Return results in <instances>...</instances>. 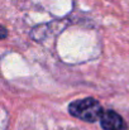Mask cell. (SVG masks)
<instances>
[{
  "mask_svg": "<svg viewBox=\"0 0 129 130\" xmlns=\"http://www.w3.org/2000/svg\"><path fill=\"white\" fill-rule=\"evenodd\" d=\"M68 112L86 123H95L101 119L104 112L101 104L94 97H86L82 100H76L68 105Z\"/></svg>",
  "mask_w": 129,
  "mask_h": 130,
  "instance_id": "obj_1",
  "label": "cell"
},
{
  "mask_svg": "<svg viewBox=\"0 0 129 130\" xmlns=\"http://www.w3.org/2000/svg\"><path fill=\"white\" fill-rule=\"evenodd\" d=\"M100 124L104 130H125L127 128L123 118L113 110H106L103 112Z\"/></svg>",
  "mask_w": 129,
  "mask_h": 130,
  "instance_id": "obj_2",
  "label": "cell"
}]
</instances>
